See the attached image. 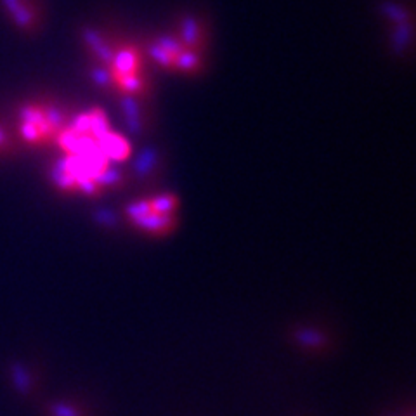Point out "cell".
I'll use <instances>...</instances> for the list:
<instances>
[{
  "label": "cell",
  "instance_id": "5b68a950",
  "mask_svg": "<svg viewBox=\"0 0 416 416\" xmlns=\"http://www.w3.org/2000/svg\"><path fill=\"white\" fill-rule=\"evenodd\" d=\"M184 38L188 40V44H195V42L198 40V38H196V24L195 23H189L188 27H186Z\"/></svg>",
  "mask_w": 416,
  "mask_h": 416
},
{
  "label": "cell",
  "instance_id": "3957f363",
  "mask_svg": "<svg viewBox=\"0 0 416 416\" xmlns=\"http://www.w3.org/2000/svg\"><path fill=\"white\" fill-rule=\"evenodd\" d=\"M10 149H13V135L0 124V158L9 155Z\"/></svg>",
  "mask_w": 416,
  "mask_h": 416
},
{
  "label": "cell",
  "instance_id": "7a4b0ae2",
  "mask_svg": "<svg viewBox=\"0 0 416 416\" xmlns=\"http://www.w3.org/2000/svg\"><path fill=\"white\" fill-rule=\"evenodd\" d=\"M0 7L20 30L31 31L37 28L38 14L31 0H0Z\"/></svg>",
  "mask_w": 416,
  "mask_h": 416
},
{
  "label": "cell",
  "instance_id": "277c9868",
  "mask_svg": "<svg viewBox=\"0 0 416 416\" xmlns=\"http://www.w3.org/2000/svg\"><path fill=\"white\" fill-rule=\"evenodd\" d=\"M177 64L182 68H188V70H195L196 64H198V57H196V54H182L177 59Z\"/></svg>",
  "mask_w": 416,
  "mask_h": 416
},
{
  "label": "cell",
  "instance_id": "6da1fadb",
  "mask_svg": "<svg viewBox=\"0 0 416 416\" xmlns=\"http://www.w3.org/2000/svg\"><path fill=\"white\" fill-rule=\"evenodd\" d=\"M59 124V113L54 107L44 104H27L20 111L17 135L30 144H40L52 138Z\"/></svg>",
  "mask_w": 416,
  "mask_h": 416
}]
</instances>
